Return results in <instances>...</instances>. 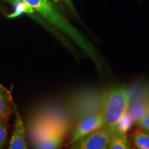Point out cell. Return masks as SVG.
<instances>
[{"label": "cell", "instance_id": "6da1fadb", "mask_svg": "<svg viewBox=\"0 0 149 149\" xmlns=\"http://www.w3.org/2000/svg\"><path fill=\"white\" fill-rule=\"evenodd\" d=\"M25 3L38 13L53 26L61 31L73 41L91 59L96 66L102 70V61L91 43L70 24L57 10L50 0H23Z\"/></svg>", "mask_w": 149, "mask_h": 149}, {"label": "cell", "instance_id": "7a4b0ae2", "mask_svg": "<svg viewBox=\"0 0 149 149\" xmlns=\"http://www.w3.org/2000/svg\"><path fill=\"white\" fill-rule=\"evenodd\" d=\"M130 102L128 87L124 86L111 87L102 93V114L104 125L116 129L119 120L128 112Z\"/></svg>", "mask_w": 149, "mask_h": 149}, {"label": "cell", "instance_id": "3957f363", "mask_svg": "<svg viewBox=\"0 0 149 149\" xmlns=\"http://www.w3.org/2000/svg\"><path fill=\"white\" fill-rule=\"evenodd\" d=\"M102 93L85 90L72 95L70 110L72 119L77 121L84 117L102 113Z\"/></svg>", "mask_w": 149, "mask_h": 149}, {"label": "cell", "instance_id": "277c9868", "mask_svg": "<svg viewBox=\"0 0 149 149\" xmlns=\"http://www.w3.org/2000/svg\"><path fill=\"white\" fill-rule=\"evenodd\" d=\"M115 130L104 125L74 141L68 149H107Z\"/></svg>", "mask_w": 149, "mask_h": 149}, {"label": "cell", "instance_id": "5b68a950", "mask_svg": "<svg viewBox=\"0 0 149 149\" xmlns=\"http://www.w3.org/2000/svg\"><path fill=\"white\" fill-rule=\"evenodd\" d=\"M68 128L54 124L38 139L33 141L35 149H61Z\"/></svg>", "mask_w": 149, "mask_h": 149}, {"label": "cell", "instance_id": "8992f818", "mask_svg": "<svg viewBox=\"0 0 149 149\" xmlns=\"http://www.w3.org/2000/svg\"><path fill=\"white\" fill-rule=\"evenodd\" d=\"M104 126V120L102 113L84 117L77 120L70 137V144Z\"/></svg>", "mask_w": 149, "mask_h": 149}, {"label": "cell", "instance_id": "52a82bcc", "mask_svg": "<svg viewBox=\"0 0 149 149\" xmlns=\"http://www.w3.org/2000/svg\"><path fill=\"white\" fill-rule=\"evenodd\" d=\"M13 111L14 126L7 149H29L27 144L26 128L23 119L15 102H13Z\"/></svg>", "mask_w": 149, "mask_h": 149}, {"label": "cell", "instance_id": "ba28073f", "mask_svg": "<svg viewBox=\"0 0 149 149\" xmlns=\"http://www.w3.org/2000/svg\"><path fill=\"white\" fill-rule=\"evenodd\" d=\"M149 111V94L130 100L128 113L136 124Z\"/></svg>", "mask_w": 149, "mask_h": 149}, {"label": "cell", "instance_id": "9c48e42d", "mask_svg": "<svg viewBox=\"0 0 149 149\" xmlns=\"http://www.w3.org/2000/svg\"><path fill=\"white\" fill-rule=\"evenodd\" d=\"M13 102L10 91L0 84V120L9 121L14 114Z\"/></svg>", "mask_w": 149, "mask_h": 149}, {"label": "cell", "instance_id": "30bf717a", "mask_svg": "<svg viewBox=\"0 0 149 149\" xmlns=\"http://www.w3.org/2000/svg\"><path fill=\"white\" fill-rule=\"evenodd\" d=\"M107 149H133L126 134L115 130Z\"/></svg>", "mask_w": 149, "mask_h": 149}, {"label": "cell", "instance_id": "8fae6325", "mask_svg": "<svg viewBox=\"0 0 149 149\" xmlns=\"http://www.w3.org/2000/svg\"><path fill=\"white\" fill-rule=\"evenodd\" d=\"M131 139L137 149H149V134L136 130L132 133Z\"/></svg>", "mask_w": 149, "mask_h": 149}, {"label": "cell", "instance_id": "7c38bea8", "mask_svg": "<svg viewBox=\"0 0 149 149\" xmlns=\"http://www.w3.org/2000/svg\"><path fill=\"white\" fill-rule=\"evenodd\" d=\"M8 1L11 4H13L15 8V10L13 14L9 15L10 17H17L20 15L26 13H32L33 12V9L30 6L25 3L23 0H6Z\"/></svg>", "mask_w": 149, "mask_h": 149}, {"label": "cell", "instance_id": "4fadbf2b", "mask_svg": "<svg viewBox=\"0 0 149 149\" xmlns=\"http://www.w3.org/2000/svg\"><path fill=\"white\" fill-rule=\"evenodd\" d=\"M135 122L128 112L119 120L116 125V130L122 132L124 134H127L128 132L133 127Z\"/></svg>", "mask_w": 149, "mask_h": 149}, {"label": "cell", "instance_id": "5bb4252c", "mask_svg": "<svg viewBox=\"0 0 149 149\" xmlns=\"http://www.w3.org/2000/svg\"><path fill=\"white\" fill-rule=\"evenodd\" d=\"M8 135V121L0 120V149H4Z\"/></svg>", "mask_w": 149, "mask_h": 149}, {"label": "cell", "instance_id": "9a60e30c", "mask_svg": "<svg viewBox=\"0 0 149 149\" xmlns=\"http://www.w3.org/2000/svg\"><path fill=\"white\" fill-rule=\"evenodd\" d=\"M136 124L138 126L139 130L149 134V111L140 120L136 123Z\"/></svg>", "mask_w": 149, "mask_h": 149}, {"label": "cell", "instance_id": "2e32d148", "mask_svg": "<svg viewBox=\"0 0 149 149\" xmlns=\"http://www.w3.org/2000/svg\"><path fill=\"white\" fill-rule=\"evenodd\" d=\"M54 1H55V2H58V1H59V0H54Z\"/></svg>", "mask_w": 149, "mask_h": 149}]
</instances>
